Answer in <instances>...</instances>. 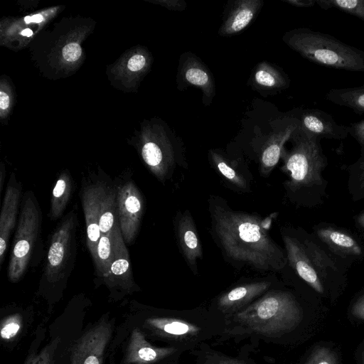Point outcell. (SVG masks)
I'll return each mask as SVG.
<instances>
[{"label":"cell","mask_w":364,"mask_h":364,"mask_svg":"<svg viewBox=\"0 0 364 364\" xmlns=\"http://www.w3.org/2000/svg\"><path fill=\"white\" fill-rule=\"evenodd\" d=\"M208 210L213 236L230 262L261 272L284 268L287 255L269 235L266 220L235 210L217 196H210Z\"/></svg>","instance_id":"6da1fadb"},{"label":"cell","mask_w":364,"mask_h":364,"mask_svg":"<svg viewBox=\"0 0 364 364\" xmlns=\"http://www.w3.org/2000/svg\"><path fill=\"white\" fill-rule=\"evenodd\" d=\"M284 42L304 58L318 65L364 72V51L331 35L299 28L285 33Z\"/></svg>","instance_id":"7a4b0ae2"},{"label":"cell","mask_w":364,"mask_h":364,"mask_svg":"<svg viewBox=\"0 0 364 364\" xmlns=\"http://www.w3.org/2000/svg\"><path fill=\"white\" fill-rule=\"evenodd\" d=\"M42 219L34 193L27 191L22 196L9 262L7 274L11 282H18L29 267L36 266L43 259Z\"/></svg>","instance_id":"3957f363"},{"label":"cell","mask_w":364,"mask_h":364,"mask_svg":"<svg viewBox=\"0 0 364 364\" xmlns=\"http://www.w3.org/2000/svg\"><path fill=\"white\" fill-rule=\"evenodd\" d=\"M302 317V310L292 294L272 291L239 311L235 319L253 332L277 336L293 330Z\"/></svg>","instance_id":"277c9868"},{"label":"cell","mask_w":364,"mask_h":364,"mask_svg":"<svg viewBox=\"0 0 364 364\" xmlns=\"http://www.w3.org/2000/svg\"><path fill=\"white\" fill-rule=\"evenodd\" d=\"M77 205L64 215L50 237L41 286L63 288L75 266L77 255Z\"/></svg>","instance_id":"5b68a950"},{"label":"cell","mask_w":364,"mask_h":364,"mask_svg":"<svg viewBox=\"0 0 364 364\" xmlns=\"http://www.w3.org/2000/svg\"><path fill=\"white\" fill-rule=\"evenodd\" d=\"M290 139L292 147L283 149L284 170L288 173V188L293 191L320 183L321 173L326 165L320 139L309 134L299 124Z\"/></svg>","instance_id":"8992f818"},{"label":"cell","mask_w":364,"mask_h":364,"mask_svg":"<svg viewBox=\"0 0 364 364\" xmlns=\"http://www.w3.org/2000/svg\"><path fill=\"white\" fill-rule=\"evenodd\" d=\"M117 216L125 243H132L141 225L144 210L143 196L130 177L120 176L114 181Z\"/></svg>","instance_id":"52a82bcc"},{"label":"cell","mask_w":364,"mask_h":364,"mask_svg":"<svg viewBox=\"0 0 364 364\" xmlns=\"http://www.w3.org/2000/svg\"><path fill=\"white\" fill-rule=\"evenodd\" d=\"M111 335V325L105 321L87 330L73 346L69 364H102Z\"/></svg>","instance_id":"ba28073f"},{"label":"cell","mask_w":364,"mask_h":364,"mask_svg":"<svg viewBox=\"0 0 364 364\" xmlns=\"http://www.w3.org/2000/svg\"><path fill=\"white\" fill-rule=\"evenodd\" d=\"M102 176L83 183L81 200L86 226V244L93 263L101 236L100 229V193Z\"/></svg>","instance_id":"9c48e42d"},{"label":"cell","mask_w":364,"mask_h":364,"mask_svg":"<svg viewBox=\"0 0 364 364\" xmlns=\"http://www.w3.org/2000/svg\"><path fill=\"white\" fill-rule=\"evenodd\" d=\"M292 116L304 130L320 139L341 140L349 135V126L337 123L331 114L321 109H299Z\"/></svg>","instance_id":"30bf717a"},{"label":"cell","mask_w":364,"mask_h":364,"mask_svg":"<svg viewBox=\"0 0 364 364\" xmlns=\"http://www.w3.org/2000/svg\"><path fill=\"white\" fill-rule=\"evenodd\" d=\"M22 186L14 174L10 176L0 215V265L2 266L11 235L17 223Z\"/></svg>","instance_id":"8fae6325"},{"label":"cell","mask_w":364,"mask_h":364,"mask_svg":"<svg viewBox=\"0 0 364 364\" xmlns=\"http://www.w3.org/2000/svg\"><path fill=\"white\" fill-rule=\"evenodd\" d=\"M115 248L113 259L107 277L103 282L110 289H119L124 291H131L135 286L130 257L122 237L119 223L114 227Z\"/></svg>","instance_id":"7c38bea8"},{"label":"cell","mask_w":364,"mask_h":364,"mask_svg":"<svg viewBox=\"0 0 364 364\" xmlns=\"http://www.w3.org/2000/svg\"><path fill=\"white\" fill-rule=\"evenodd\" d=\"M176 233L179 248L194 274L197 261L203 258V247L193 217L188 210L178 213L176 218Z\"/></svg>","instance_id":"4fadbf2b"},{"label":"cell","mask_w":364,"mask_h":364,"mask_svg":"<svg viewBox=\"0 0 364 364\" xmlns=\"http://www.w3.org/2000/svg\"><path fill=\"white\" fill-rule=\"evenodd\" d=\"M287 261L298 275L318 293L323 288L318 274L308 257L306 248L296 238L283 235Z\"/></svg>","instance_id":"5bb4252c"},{"label":"cell","mask_w":364,"mask_h":364,"mask_svg":"<svg viewBox=\"0 0 364 364\" xmlns=\"http://www.w3.org/2000/svg\"><path fill=\"white\" fill-rule=\"evenodd\" d=\"M176 351L173 348H159L151 346L141 332L134 329L131 335L127 360L132 364H154Z\"/></svg>","instance_id":"9a60e30c"},{"label":"cell","mask_w":364,"mask_h":364,"mask_svg":"<svg viewBox=\"0 0 364 364\" xmlns=\"http://www.w3.org/2000/svg\"><path fill=\"white\" fill-rule=\"evenodd\" d=\"M269 286V282L260 281L236 287L220 296L218 301V309L223 313L240 310L265 292Z\"/></svg>","instance_id":"2e32d148"},{"label":"cell","mask_w":364,"mask_h":364,"mask_svg":"<svg viewBox=\"0 0 364 364\" xmlns=\"http://www.w3.org/2000/svg\"><path fill=\"white\" fill-rule=\"evenodd\" d=\"M299 122L294 116L288 117L280 130L273 136L262 150L260 158V173L268 176L282 157L284 143L290 139Z\"/></svg>","instance_id":"e0dca14e"},{"label":"cell","mask_w":364,"mask_h":364,"mask_svg":"<svg viewBox=\"0 0 364 364\" xmlns=\"http://www.w3.org/2000/svg\"><path fill=\"white\" fill-rule=\"evenodd\" d=\"M100 229L101 234L112 230L117 222L116 188L107 176H102Z\"/></svg>","instance_id":"ac0fdd59"},{"label":"cell","mask_w":364,"mask_h":364,"mask_svg":"<svg viewBox=\"0 0 364 364\" xmlns=\"http://www.w3.org/2000/svg\"><path fill=\"white\" fill-rule=\"evenodd\" d=\"M261 3L258 0L238 1L221 27L220 33L230 36L243 30L254 18L261 7Z\"/></svg>","instance_id":"d6986e66"},{"label":"cell","mask_w":364,"mask_h":364,"mask_svg":"<svg viewBox=\"0 0 364 364\" xmlns=\"http://www.w3.org/2000/svg\"><path fill=\"white\" fill-rule=\"evenodd\" d=\"M75 181L69 173L58 177L52 191L49 217L55 220L60 218L66 209L74 191Z\"/></svg>","instance_id":"ffe728a7"},{"label":"cell","mask_w":364,"mask_h":364,"mask_svg":"<svg viewBox=\"0 0 364 364\" xmlns=\"http://www.w3.org/2000/svg\"><path fill=\"white\" fill-rule=\"evenodd\" d=\"M146 323L158 333L169 337L192 336L200 331L197 326L174 318H151Z\"/></svg>","instance_id":"44dd1931"},{"label":"cell","mask_w":364,"mask_h":364,"mask_svg":"<svg viewBox=\"0 0 364 364\" xmlns=\"http://www.w3.org/2000/svg\"><path fill=\"white\" fill-rule=\"evenodd\" d=\"M320 239L336 252L350 255L361 254V248L350 235L332 228H324L317 230Z\"/></svg>","instance_id":"7402d4cb"},{"label":"cell","mask_w":364,"mask_h":364,"mask_svg":"<svg viewBox=\"0 0 364 364\" xmlns=\"http://www.w3.org/2000/svg\"><path fill=\"white\" fill-rule=\"evenodd\" d=\"M326 99L348 107L356 114H364V84L358 87L331 89L326 94Z\"/></svg>","instance_id":"603a6c76"},{"label":"cell","mask_w":364,"mask_h":364,"mask_svg":"<svg viewBox=\"0 0 364 364\" xmlns=\"http://www.w3.org/2000/svg\"><path fill=\"white\" fill-rule=\"evenodd\" d=\"M115 248L114 231L101 234L97 243L96 259L94 262L97 276L102 281L107 277L113 259Z\"/></svg>","instance_id":"cb8c5ba5"},{"label":"cell","mask_w":364,"mask_h":364,"mask_svg":"<svg viewBox=\"0 0 364 364\" xmlns=\"http://www.w3.org/2000/svg\"><path fill=\"white\" fill-rule=\"evenodd\" d=\"M212 161L218 171L236 188L247 191L250 180L233 163L228 161L220 154L212 152Z\"/></svg>","instance_id":"d4e9b609"},{"label":"cell","mask_w":364,"mask_h":364,"mask_svg":"<svg viewBox=\"0 0 364 364\" xmlns=\"http://www.w3.org/2000/svg\"><path fill=\"white\" fill-rule=\"evenodd\" d=\"M321 9H337L364 21V0H316Z\"/></svg>","instance_id":"484cf974"},{"label":"cell","mask_w":364,"mask_h":364,"mask_svg":"<svg viewBox=\"0 0 364 364\" xmlns=\"http://www.w3.org/2000/svg\"><path fill=\"white\" fill-rule=\"evenodd\" d=\"M255 82L266 87H285L288 86V79L275 70L269 68L257 69L255 74Z\"/></svg>","instance_id":"4316f807"},{"label":"cell","mask_w":364,"mask_h":364,"mask_svg":"<svg viewBox=\"0 0 364 364\" xmlns=\"http://www.w3.org/2000/svg\"><path fill=\"white\" fill-rule=\"evenodd\" d=\"M58 343V338L40 353L31 354L24 364H54L55 353Z\"/></svg>","instance_id":"83f0119b"},{"label":"cell","mask_w":364,"mask_h":364,"mask_svg":"<svg viewBox=\"0 0 364 364\" xmlns=\"http://www.w3.org/2000/svg\"><path fill=\"white\" fill-rule=\"evenodd\" d=\"M185 78L189 83L200 87L204 90H208L210 85V79L208 73L198 66L188 68L185 72Z\"/></svg>","instance_id":"f1b7e54d"},{"label":"cell","mask_w":364,"mask_h":364,"mask_svg":"<svg viewBox=\"0 0 364 364\" xmlns=\"http://www.w3.org/2000/svg\"><path fill=\"white\" fill-rule=\"evenodd\" d=\"M305 364H337V356L329 348L320 346L314 349Z\"/></svg>","instance_id":"f546056e"},{"label":"cell","mask_w":364,"mask_h":364,"mask_svg":"<svg viewBox=\"0 0 364 364\" xmlns=\"http://www.w3.org/2000/svg\"><path fill=\"white\" fill-rule=\"evenodd\" d=\"M21 328V320L18 315L6 319L1 328V336L3 339L9 340L14 337Z\"/></svg>","instance_id":"4dcf8cb0"},{"label":"cell","mask_w":364,"mask_h":364,"mask_svg":"<svg viewBox=\"0 0 364 364\" xmlns=\"http://www.w3.org/2000/svg\"><path fill=\"white\" fill-rule=\"evenodd\" d=\"M349 134L361 146V153L364 154V119L350 124Z\"/></svg>","instance_id":"1f68e13d"},{"label":"cell","mask_w":364,"mask_h":364,"mask_svg":"<svg viewBox=\"0 0 364 364\" xmlns=\"http://www.w3.org/2000/svg\"><path fill=\"white\" fill-rule=\"evenodd\" d=\"M81 53L80 46L75 43H69L63 48V56L69 62L77 60L80 57Z\"/></svg>","instance_id":"d6a6232c"},{"label":"cell","mask_w":364,"mask_h":364,"mask_svg":"<svg viewBox=\"0 0 364 364\" xmlns=\"http://www.w3.org/2000/svg\"><path fill=\"white\" fill-rule=\"evenodd\" d=\"M201 364H248L244 360L214 355L207 358Z\"/></svg>","instance_id":"836d02e7"},{"label":"cell","mask_w":364,"mask_h":364,"mask_svg":"<svg viewBox=\"0 0 364 364\" xmlns=\"http://www.w3.org/2000/svg\"><path fill=\"white\" fill-rule=\"evenodd\" d=\"M146 63L145 58L141 55H135L128 61L127 67L132 71H137L142 69Z\"/></svg>","instance_id":"e575fe53"},{"label":"cell","mask_w":364,"mask_h":364,"mask_svg":"<svg viewBox=\"0 0 364 364\" xmlns=\"http://www.w3.org/2000/svg\"><path fill=\"white\" fill-rule=\"evenodd\" d=\"M351 312L356 318L364 320V295L354 303Z\"/></svg>","instance_id":"d590c367"},{"label":"cell","mask_w":364,"mask_h":364,"mask_svg":"<svg viewBox=\"0 0 364 364\" xmlns=\"http://www.w3.org/2000/svg\"><path fill=\"white\" fill-rule=\"evenodd\" d=\"M284 1L299 8L313 7L316 4V0H285Z\"/></svg>","instance_id":"8d00e7d4"},{"label":"cell","mask_w":364,"mask_h":364,"mask_svg":"<svg viewBox=\"0 0 364 364\" xmlns=\"http://www.w3.org/2000/svg\"><path fill=\"white\" fill-rule=\"evenodd\" d=\"M9 105V97L6 92H0V108L4 110L8 108Z\"/></svg>","instance_id":"74e56055"},{"label":"cell","mask_w":364,"mask_h":364,"mask_svg":"<svg viewBox=\"0 0 364 364\" xmlns=\"http://www.w3.org/2000/svg\"><path fill=\"white\" fill-rule=\"evenodd\" d=\"M43 20V18L41 14H36L32 16H26L24 18V21L27 23H31V22L38 23V22L42 21Z\"/></svg>","instance_id":"f35d334b"},{"label":"cell","mask_w":364,"mask_h":364,"mask_svg":"<svg viewBox=\"0 0 364 364\" xmlns=\"http://www.w3.org/2000/svg\"><path fill=\"white\" fill-rule=\"evenodd\" d=\"M358 223L364 229V212L358 216Z\"/></svg>","instance_id":"ab89813d"},{"label":"cell","mask_w":364,"mask_h":364,"mask_svg":"<svg viewBox=\"0 0 364 364\" xmlns=\"http://www.w3.org/2000/svg\"><path fill=\"white\" fill-rule=\"evenodd\" d=\"M33 34V31L29 28H26L21 31V35L25 36H31Z\"/></svg>","instance_id":"60d3db41"},{"label":"cell","mask_w":364,"mask_h":364,"mask_svg":"<svg viewBox=\"0 0 364 364\" xmlns=\"http://www.w3.org/2000/svg\"><path fill=\"white\" fill-rule=\"evenodd\" d=\"M362 361H363V364H364V350L362 353Z\"/></svg>","instance_id":"b9f144b4"}]
</instances>
